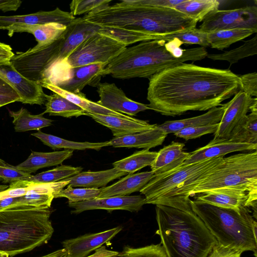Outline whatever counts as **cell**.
I'll return each instance as SVG.
<instances>
[{
  "instance_id": "obj_6",
  "label": "cell",
  "mask_w": 257,
  "mask_h": 257,
  "mask_svg": "<svg viewBox=\"0 0 257 257\" xmlns=\"http://www.w3.org/2000/svg\"><path fill=\"white\" fill-rule=\"evenodd\" d=\"M192 210L202 220L217 243L256 256L257 224L247 207H220L196 200H190Z\"/></svg>"
},
{
  "instance_id": "obj_20",
  "label": "cell",
  "mask_w": 257,
  "mask_h": 257,
  "mask_svg": "<svg viewBox=\"0 0 257 257\" xmlns=\"http://www.w3.org/2000/svg\"><path fill=\"white\" fill-rule=\"evenodd\" d=\"M75 18L70 12L63 11L59 8L51 11H39L29 15L0 16V30L13 25H33L56 23L67 26Z\"/></svg>"
},
{
  "instance_id": "obj_11",
  "label": "cell",
  "mask_w": 257,
  "mask_h": 257,
  "mask_svg": "<svg viewBox=\"0 0 257 257\" xmlns=\"http://www.w3.org/2000/svg\"><path fill=\"white\" fill-rule=\"evenodd\" d=\"M104 67L101 64L75 68L55 66L40 85L43 87L50 84L67 92L78 94L86 85L97 86L102 77L99 73Z\"/></svg>"
},
{
  "instance_id": "obj_36",
  "label": "cell",
  "mask_w": 257,
  "mask_h": 257,
  "mask_svg": "<svg viewBox=\"0 0 257 257\" xmlns=\"http://www.w3.org/2000/svg\"><path fill=\"white\" fill-rule=\"evenodd\" d=\"M157 152L144 149L113 163V168L127 174H134L141 169L150 166L155 159Z\"/></svg>"
},
{
  "instance_id": "obj_1",
  "label": "cell",
  "mask_w": 257,
  "mask_h": 257,
  "mask_svg": "<svg viewBox=\"0 0 257 257\" xmlns=\"http://www.w3.org/2000/svg\"><path fill=\"white\" fill-rule=\"evenodd\" d=\"M241 88L239 76L228 69L183 63L149 78L148 105L162 115L175 116L221 106Z\"/></svg>"
},
{
  "instance_id": "obj_3",
  "label": "cell",
  "mask_w": 257,
  "mask_h": 257,
  "mask_svg": "<svg viewBox=\"0 0 257 257\" xmlns=\"http://www.w3.org/2000/svg\"><path fill=\"white\" fill-rule=\"evenodd\" d=\"M208 53L202 47L183 50L168 47L166 41H143L126 48L99 73L120 79L150 78L167 68L185 63L203 59Z\"/></svg>"
},
{
  "instance_id": "obj_33",
  "label": "cell",
  "mask_w": 257,
  "mask_h": 257,
  "mask_svg": "<svg viewBox=\"0 0 257 257\" xmlns=\"http://www.w3.org/2000/svg\"><path fill=\"white\" fill-rule=\"evenodd\" d=\"M10 116L13 118L15 131L23 132L31 130L40 131L52 124L53 120L43 117V113L32 114L27 109L22 107L18 111L9 110Z\"/></svg>"
},
{
  "instance_id": "obj_49",
  "label": "cell",
  "mask_w": 257,
  "mask_h": 257,
  "mask_svg": "<svg viewBox=\"0 0 257 257\" xmlns=\"http://www.w3.org/2000/svg\"><path fill=\"white\" fill-rule=\"evenodd\" d=\"M21 4L19 0H0V10L4 12L16 11Z\"/></svg>"
},
{
  "instance_id": "obj_5",
  "label": "cell",
  "mask_w": 257,
  "mask_h": 257,
  "mask_svg": "<svg viewBox=\"0 0 257 257\" xmlns=\"http://www.w3.org/2000/svg\"><path fill=\"white\" fill-rule=\"evenodd\" d=\"M51 211L18 203L0 209V257H13L46 243L54 229Z\"/></svg>"
},
{
  "instance_id": "obj_14",
  "label": "cell",
  "mask_w": 257,
  "mask_h": 257,
  "mask_svg": "<svg viewBox=\"0 0 257 257\" xmlns=\"http://www.w3.org/2000/svg\"><path fill=\"white\" fill-rule=\"evenodd\" d=\"M0 76L17 92L21 98L20 102L40 105L45 103L46 94L43 87L38 82L30 80L19 73L11 61L0 62Z\"/></svg>"
},
{
  "instance_id": "obj_12",
  "label": "cell",
  "mask_w": 257,
  "mask_h": 257,
  "mask_svg": "<svg viewBox=\"0 0 257 257\" xmlns=\"http://www.w3.org/2000/svg\"><path fill=\"white\" fill-rule=\"evenodd\" d=\"M198 29L207 33L236 29H251L257 32V7L251 6L212 12L203 19Z\"/></svg>"
},
{
  "instance_id": "obj_55",
  "label": "cell",
  "mask_w": 257,
  "mask_h": 257,
  "mask_svg": "<svg viewBox=\"0 0 257 257\" xmlns=\"http://www.w3.org/2000/svg\"><path fill=\"white\" fill-rule=\"evenodd\" d=\"M0 181H2V180H1V179H0Z\"/></svg>"
},
{
  "instance_id": "obj_31",
  "label": "cell",
  "mask_w": 257,
  "mask_h": 257,
  "mask_svg": "<svg viewBox=\"0 0 257 257\" xmlns=\"http://www.w3.org/2000/svg\"><path fill=\"white\" fill-rule=\"evenodd\" d=\"M31 135L54 150L64 148L72 151L92 149L98 151L103 147L110 146L109 141L99 143L73 142L44 133L40 130Z\"/></svg>"
},
{
  "instance_id": "obj_45",
  "label": "cell",
  "mask_w": 257,
  "mask_h": 257,
  "mask_svg": "<svg viewBox=\"0 0 257 257\" xmlns=\"http://www.w3.org/2000/svg\"><path fill=\"white\" fill-rule=\"evenodd\" d=\"M219 123L184 128L174 134L178 138L185 139L186 141L194 139L208 134H214L216 131Z\"/></svg>"
},
{
  "instance_id": "obj_29",
  "label": "cell",
  "mask_w": 257,
  "mask_h": 257,
  "mask_svg": "<svg viewBox=\"0 0 257 257\" xmlns=\"http://www.w3.org/2000/svg\"><path fill=\"white\" fill-rule=\"evenodd\" d=\"M127 174L126 172L113 168L96 172L82 171L65 180L69 181L68 186L71 187L98 188L99 187H104L110 181Z\"/></svg>"
},
{
  "instance_id": "obj_27",
  "label": "cell",
  "mask_w": 257,
  "mask_h": 257,
  "mask_svg": "<svg viewBox=\"0 0 257 257\" xmlns=\"http://www.w3.org/2000/svg\"><path fill=\"white\" fill-rule=\"evenodd\" d=\"M225 108L224 104L212 108L206 113L192 117L164 122L158 127L167 134H174L180 130L188 127L206 125L219 123Z\"/></svg>"
},
{
  "instance_id": "obj_17",
  "label": "cell",
  "mask_w": 257,
  "mask_h": 257,
  "mask_svg": "<svg viewBox=\"0 0 257 257\" xmlns=\"http://www.w3.org/2000/svg\"><path fill=\"white\" fill-rule=\"evenodd\" d=\"M122 229L118 226L103 231L87 233L62 242L65 257H87L93 250L109 242Z\"/></svg>"
},
{
  "instance_id": "obj_23",
  "label": "cell",
  "mask_w": 257,
  "mask_h": 257,
  "mask_svg": "<svg viewBox=\"0 0 257 257\" xmlns=\"http://www.w3.org/2000/svg\"><path fill=\"white\" fill-rule=\"evenodd\" d=\"M184 146V143L172 142L161 149L150 165L154 174H163L181 166L190 154L183 151Z\"/></svg>"
},
{
  "instance_id": "obj_48",
  "label": "cell",
  "mask_w": 257,
  "mask_h": 257,
  "mask_svg": "<svg viewBox=\"0 0 257 257\" xmlns=\"http://www.w3.org/2000/svg\"><path fill=\"white\" fill-rule=\"evenodd\" d=\"M240 250L224 246L217 243L207 257H240Z\"/></svg>"
},
{
  "instance_id": "obj_52",
  "label": "cell",
  "mask_w": 257,
  "mask_h": 257,
  "mask_svg": "<svg viewBox=\"0 0 257 257\" xmlns=\"http://www.w3.org/2000/svg\"><path fill=\"white\" fill-rule=\"evenodd\" d=\"M117 251L106 249L105 246H102L95 250V252L87 257H109L116 254Z\"/></svg>"
},
{
  "instance_id": "obj_35",
  "label": "cell",
  "mask_w": 257,
  "mask_h": 257,
  "mask_svg": "<svg viewBox=\"0 0 257 257\" xmlns=\"http://www.w3.org/2000/svg\"><path fill=\"white\" fill-rule=\"evenodd\" d=\"M220 2L217 0H183L174 9L197 22L212 12L218 10Z\"/></svg>"
},
{
  "instance_id": "obj_54",
  "label": "cell",
  "mask_w": 257,
  "mask_h": 257,
  "mask_svg": "<svg viewBox=\"0 0 257 257\" xmlns=\"http://www.w3.org/2000/svg\"><path fill=\"white\" fill-rule=\"evenodd\" d=\"M66 255V250L63 248L40 257H65Z\"/></svg>"
},
{
  "instance_id": "obj_24",
  "label": "cell",
  "mask_w": 257,
  "mask_h": 257,
  "mask_svg": "<svg viewBox=\"0 0 257 257\" xmlns=\"http://www.w3.org/2000/svg\"><path fill=\"white\" fill-rule=\"evenodd\" d=\"M153 175L154 173L152 171L128 174L111 185L100 188V192L96 198L127 196L132 193L140 191Z\"/></svg>"
},
{
  "instance_id": "obj_26",
  "label": "cell",
  "mask_w": 257,
  "mask_h": 257,
  "mask_svg": "<svg viewBox=\"0 0 257 257\" xmlns=\"http://www.w3.org/2000/svg\"><path fill=\"white\" fill-rule=\"evenodd\" d=\"M195 200L220 207L239 209L247 207L248 195L241 190L223 189L199 194Z\"/></svg>"
},
{
  "instance_id": "obj_30",
  "label": "cell",
  "mask_w": 257,
  "mask_h": 257,
  "mask_svg": "<svg viewBox=\"0 0 257 257\" xmlns=\"http://www.w3.org/2000/svg\"><path fill=\"white\" fill-rule=\"evenodd\" d=\"M43 87L49 89L54 93L60 94L83 109L87 113L111 115L127 118L131 117V116L127 115L108 109L100 105L97 102L89 100L86 98L85 95L82 92L78 94H74L50 84L45 85Z\"/></svg>"
},
{
  "instance_id": "obj_50",
  "label": "cell",
  "mask_w": 257,
  "mask_h": 257,
  "mask_svg": "<svg viewBox=\"0 0 257 257\" xmlns=\"http://www.w3.org/2000/svg\"><path fill=\"white\" fill-rule=\"evenodd\" d=\"M14 54L10 45L0 42V62L11 61Z\"/></svg>"
},
{
  "instance_id": "obj_19",
  "label": "cell",
  "mask_w": 257,
  "mask_h": 257,
  "mask_svg": "<svg viewBox=\"0 0 257 257\" xmlns=\"http://www.w3.org/2000/svg\"><path fill=\"white\" fill-rule=\"evenodd\" d=\"M257 144L236 143L228 140H211L207 145L190 153L189 157L182 164L188 165L208 159L223 157L230 153L256 151Z\"/></svg>"
},
{
  "instance_id": "obj_7",
  "label": "cell",
  "mask_w": 257,
  "mask_h": 257,
  "mask_svg": "<svg viewBox=\"0 0 257 257\" xmlns=\"http://www.w3.org/2000/svg\"><path fill=\"white\" fill-rule=\"evenodd\" d=\"M223 189L241 190L247 193V207L256 218L257 151L223 158L220 165L190 193V197Z\"/></svg>"
},
{
  "instance_id": "obj_40",
  "label": "cell",
  "mask_w": 257,
  "mask_h": 257,
  "mask_svg": "<svg viewBox=\"0 0 257 257\" xmlns=\"http://www.w3.org/2000/svg\"><path fill=\"white\" fill-rule=\"evenodd\" d=\"M207 33L198 28L181 31L164 35H153V40L171 41L177 40L182 44H196L205 48L209 46L207 41Z\"/></svg>"
},
{
  "instance_id": "obj_53",
  "label": "cell",
  "mask_w": 257,
  "mask_h": 257,
  "mask_svg": "<svg viewBox=\"0 0 257 257\" xmlns=\"http://www.w3.org/2000/svg\"><path fill=\"white\" fill-rule=\"evenodd\" d=\"M0 93L18 95L11 85L1 76H0Z\"/></svg>"
},
{
  "instance_id": "obj_13",
  "label": "cell",
  "mask_w": 257,
  "mask_h": 257,
  "mask_svg": "<svg viewBox=\"0 0 257 257\" xmlns=\"http://www.w3.org/2000/svg\"><path fill=\"white\" fill-rule=\"evenodd\" d=\"M255 98L241 90L230 101L225 103L223 115L212 140H230L234 131L246 117Z\"/></svg>"
},
{
  "instance_id": "obj_16",
  "label": "cell",
  "mask_w": 257,
  "mask_h": 257,
  "mask_svg": "<svg viewBox=\"0 0 257 257\" xmlns=\"http://www.w3.org/2000/svg\"><path fill=\"white\" fill-rule=\"evenodd\" d=\"M145 204V198L142 195L95 198L77 202H68L69 206L73 209L71 213L74 214L95 209L106 210L108 212L123 210L137 212Z\"/></svg>"
},
{
  "instance_id": "obj_34",
  "label": "cell",
  "mask_w": 257,
  "mask_h": 257,
  "mask_svg": "<svg viewBox=\"0 0 257 257\" xmlns=\"http://www.w3.org/2000/svg\"><path fill=\"white\" fill-rule=\"evenodd\" d=\"M256 33V31L251 29H236L208 33L207 37L208 44L211 48L223 50L233 43Z\"/></svg>"
},
{
  "instance_id": "obj_47",
  "label": "cell",
  "mask_w": 257,
  "mask_h": 257,
  "mask_svg": "<svg viewBox=\"0 0 257 257\" xmlns=\"http://www.w3.org/2000/svg\"><path fill=\"white\" fill-rule=\"evenodd\" d=\"M128 4L173 8L183 0H125Z\"/></svg>"
},
{
  "instance_id": "obj_51",
  "label": "cell",
  "mask_w": 257,
  "mask_h": 257,
  "mask_svg": "<svg viewBox=\"0 0 257 257\" xmlns=\"http://www.w3.org/2000/svg\"><path fill=\"white\" fill-rule=\"evenodd\" d=\"M20 100L19 95L0 93V107L16 101L20 102Z\"/></svg>"
},
{
  "instance_id": "obj_22",
  "label": "cell",
  "mask_w": 257,
  "mask_h": 257,
  "mask_svg": "<svg viewBox=\"0 0 257 257\" xmlns=\"http://www.w3.org/2000/svg\"><path fill=\"white\" fill-rule=\"evenodd\" d=\"M67 26L56 23L44 24L25 25H13L5 28L8 31V35L13 36L15 33L27 32L32 34L38 44L34 47L40 48L48 46L60 39L64 34Z\"/></svg>"
},
{
  "instance_id": "obj_9",
  "label": "cell",
  "mask_w": 257,
  "mask_h": 257,
  "mask_svg": "<svg viewBox=\"0 0 257 257\" xmlns=\"http://www.w3.org/2000/svg\"><path fill=\"white\" fill-rule=\"evenodd\" d=\"M223 158H214L188 165H181L163 174H154L140 192L144 195L146 204L155 205L158 200L177 188L191 177L218 166L222 162Z\"/></svg>"
},
{
  "instance_id": "obj_46",
  "label": "cell",
  "mask_w": 257,
  "mask_h": 257,
  "mask_svg": "<svg viewBox=\"0 0 257 257\" xmlns=\"http://www.w3.org/2000/svg\"><path fill=\"white\" fill-rule=\"evenodd\" d=\"M241 84V90L251 97L257 96L256 72L247 73L239 76Z\"/></svg>"
},
{
  "instance_id": "obj_39",
  "label": "cell",
  "mask_w": 257,
  "mask_h": 257,
  "mask_svg": "<svg viewBox=\"0 0 257 257\" xmlns=\"http://www.w3.org/2000/svg\"><path fill=\"white\" fill-rule=\"evenodd\" d=\"M250 112L234 131L230 141L257 144V111Z\"/></svg>"
},
{
  "instance_id": "obj_21",
  "label": "cell",
  "mask_w": 257,
  "mask_h": 257,
  "mask_svg": "<svg viewBox=\"0 0 257 257\" xmlns=\"http://www.w3.org/2000/svg\"><path fill=\"white\" fill-rule=\"evenodd\" d=\"M97 122L109 128L114 138L125 136L154 128L157 124H150L148 121L131 117L123 118L111 115H103L87 113Z\"/></svg>"
},
{
  "instance_id": "obj_4",
  "label": "cell",
  "mask_w": 257,
  "mask_h": 257,
  "mask_svg": "<svg viewBox=\"0 0 257 257\" xmlns=\"http://www.w3.org/2000/svg\"><path fill=\"white\" fill-rule=\"evenodd\" d=\"M158 234L167 257H207L217 243L192 211L156 205Z\"/></svg>"
},
{
  "instance_id": "obj_42",
  "label": "cell",
  "mask_w": 257,
  "mask_h": 257,
  "mask_svg": "<svg viewBox=\"0 0 257 257\" xmlns=\"http://www.w3.org/2000/svg\"><path fill=\"white\" fill-rule=\"evenodd\" d=\"M100 192L98 188H73L67 186L57 193L55 198L65 197L68 202H77L96 198Z\"/></svg>"
},
{
  "instance_id": "obj_25",
  "label": "cell",
  "mask_w": 257,
  "mask_h": 257,
  "mask_svg": "<svg viewBox=\"0 0 257 257\" xmlns=\"http://www.w3.org/2000/svg\"><path fill=\"white\" fill-rule=\"evenodd\" d=\"M168 134L157 126L153 129L114 138L110 140V145L115 148H136L149 150L161 145Z\"/></svg>"
},
{
  "instance_id": "obj_10",
  "label": "cell",
  "mask_w": 257,
  "mask_h": 257,
  "mask_svg": "<svg viewBox=\"0 0 257 257\" xmlns=\"http://www.w3.org/2000/svg\"><path fill=\"white\" fill-rule=\"evenodd\" d=\"M63 35L48 46L38 48L33 47L26 52L15 54L11 60L13 67L26 78L40 84L55 63Z\"/></svg>"
},
{
  "instance_id": "obj_32",
  "label": "cell",
  "mask_w": 257,
  "mask_h": 257,
  "mask_svg": "<svg viewBox=\"0 0 257 257\" xmlns=\"http://www.w3.org/2000/svg\"><path fill=\"white\" fill-rule=\"evenodd\" d=\"M45 98L46 109L43 114L48 113L50 115L66 118L86 115V112L83 109L60 94L56 93L50 95L46 94Z\"/></svg>"
},
{
  "instance_id": "obj_43",
  "label": "cell",
  "mask_w": 257,
  "mask_h": 257,
  "mask_svg": "<svg viewBox=\"0 0 257 257\" xmlns=\"http://www.w3.org/2000/svg\"><path fill=\"white\" fill-rule=\"evenodd\" d=\"M110 0H73L69 5L73 16L88 13L108 6Z\"/></svg>"
},
{
  "instance_id": "obj_41",
  "label": "cell",
  "mask_w": 257,
  "mask_h": 257,
  "mask_svg": "<svg viewBox=\"0 0 257 257\" xmlns=\"http://www.w3.org/2000/svg\"><path fill=\"white\" fill-rule=\"evenodd\" d=\"M109 257H167L162 245L151 244L140 247L129 245L123 247L120 251Z\"/></svg>"
},
{
  "instance_id": "obj_37",
  "label": "cell",
  "mask_w": 257,
  "mask_h": 257,
  "mask_svg": "<svg viewBox=\"0 0 257 257\" xmlns=\"http://www.w3.org/2000/svg\"><path fill=\"white\" fill-rule=\"evenodd\" d=\"M81 167L61 165L54 169L32 175L27 181L34 184H46L63 181L74 176L81 172Z\"/></svg>"
},
{
  "instance_id": "obj_18",
  "label": "cell",
  "mask_w": 257,
  "mask_h": 257,
  "mask_svg": "<svg viewBox=\"0 0 257 257\" xmlns=\"http://www.w3.org/2000/svg\"><path fill=\"white\" fill-rule=\"evenodd\" d=\"M101 28L100 26L86 21L83 18H75L67 25L62 42L52 67L65 61L79 45L99 32Z\"/></svg>"
},
{
  "instance_id": "obj_28",
  "label": "cell",
  "mask_w": 257,
  "mask_h": 257,
  "mask_svg": "<svg viewBox=\"0 0 257 257\" xmlns=\"http://www.w3.org/2000/svg\"><path fill=\"white\" fill-rule=\"evenodd\" d=\"M73 152L70 150L48 153L32 151L27 160L16 167L31 174L39 169L61 164L73 155Z\"/></svg>"
},
{
  "instance_id": "obj_15",
  "label": "cell",
  "mask_w": 257,
  "mask_h": 257,
  "mask_svg": "<svg viewBox=\"0 0 257 257\" xmlns=\"http://www.w3.org/2000/svg\"><path fill=\"white\" fill-rule=\"evenodd\" d=\"M96 87L100 98L96 102L108 109L129 116L136 115L141 111L152 110L148 104L128 98L114 83L100 82Z\"/></svg>"
},
{
  "instance_id": "obj_38",
  "label": "cell",
  "mask_w": 257,
  "mask_h": 257,
  "mask_svg": "<svg viewBox=\"0 0 257 257\" xmlns=\"http://www.w3.org/2000/svg\"><path fill=\"white\" fill-rule=\"evenodd\" d=\"M257 54V37L245 41L240 46L220 54H208L207 57L213 60H225L230 64L235 63L244 58Z\"/></svg>"
},
{
  "instance_id": "obj_2",
  "label": "cell",
  "mask_w": 257,
  "mask_h": 257,
  "mask_svg": "<svg viewBox=\"0 0 257 257\" xmlns=\"http://www.w3.org/2000/svg\"><path fill=\"white\" fill-rule=\"evenodd\" d=\"M89 20L102 27L154 35L191 30L198 23L173 8L131 4L125 0L91 12Z\"/></svg>"
},
{
  "instance_id": "obj_8",
  "label": "cell",
  "mask_w": 257,
  "mask_h": 257,
  "mask_svg": "<svg viewBox=\"0 0 257 257\" xmlns=\"http://www.w3.org/2000/svg\"><path fill=\"white\" fill-rule=\"evenodd\" d=\"M126 47L116 39L98 32L84 41L65 61L53 67L75 68L95 64L105 67Z\"/></svg>"
},
{
  "instance_id": "obj_44",
  "label": "cell",
  "mask_w": 257,
  "mask_h": 257,
  "mask_svg": "<svg viewBox=\"0 0 257 257\" xmlns=\"http://www.w3.org/2000/svg\"><path fill=\"white\" fill-rule=\"evenodd\" d=\"M31 174L18 169L0 159V179L4 183H12L20 180H27Z\"/></svg>"
}]
</instances>
